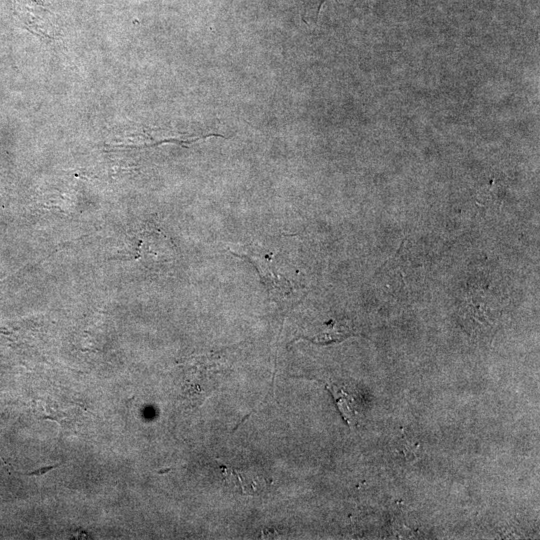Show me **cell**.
Instances as JSON below:
<instances>
[{"mask_svg":"<svg viewBox=\"0 0 540 540\" xmlns=\"http://www.w3.org/2000/svg\"><path fill=\"white\" fill-rule=\"evenodd\" d=\"M328 389L334 396L338 409L344 419L349 425H352L356 414L352 405L353 399L343 389L338 388L337 386L332 385V387H328Z\"/></svg>","mask_w":540,"mask_h":540,"instance_id":"cell-1","label":"cell"},{"mask_svg":"<svg viewBox=\"0 0 540 540\" xmlns=\"http://www.w3.org/2000/svg\"><path fill=\"white\" fill-rule=\"evenodd\" d=\"M56 466H47V467H44V468H41L40 470H37V471H34V473H30L29 475H39V474H44L46 473L47 471L51 470V469H54Z\"/></svg>","mask_w":540,"mask_h":540,"instance_id":"cell-2","label":"cell"}]
</instances>
